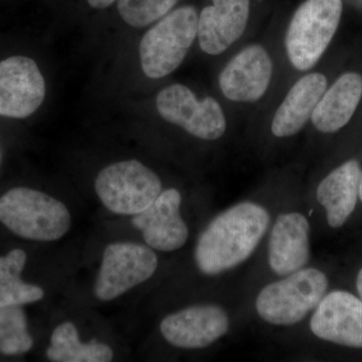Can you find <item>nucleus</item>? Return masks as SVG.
Returning <instances> with one entry per match:
<instances>
[{"mask_svg":"<svg viewBox=\"0 0 362 362\" xmlns=\"http://www.w3.org/2000/svg\"><path fill=\"white\" fill-rule=\"evenodd\" d=\"M182 195L177 188L163 189L153 204L135 214L133 226L154 251L175 252L187 245L189 228L181 214Z\"/></svg>","mask_w":362,"mask_h":362,"instance_id":"nucleus-14","label":"nucleus"},{"mask_svg":"<svg viewBox=\"0 0 362 362\" xmlns=\"http://www.w3.org/2000/svg\"><path fill=\"white\" fill-rule=\"evenodd\" d=\"M0 221L25 239L52 242L69 232L71 218L68 207L51 195L16 187L0 197Z\"/></svg>","mask_w":362,"mask_h":362,"instance_id":"nucleus-4","label":"nucleus"},{"mask_svg":"<svg viewBox=\"0 0 362 362\" xmlns=\"http://www.w3.org/2000/svg\"><path fill=\"white\" fill-rule=\"evenodd\" d=\"M329 290L328 274L310 264L259 285L252 294V311L264 325L291 329L306 323Z\"/></svg>","mask_w":362,"mask_h":362,"instance_id":"nucleus-2","label":"nucleus"},{"mask_svg":"<svg viewBox=\"0 0 362 362\" xmlns=\"http://www.w3.org/2000/svg\"><path fill=\"white\" fill-rule=\"evenodd\" d=\"M359 202L362 204V175L361 178V185H359Z\"/></svg>","mask_w":362,"mask_h":362,"instance_id":"nucleus-25","label":"nucleus"},{"mask_svg":"<svg viewBox=\"0 0 362 362\" xmlns=\"http://www.w3.org/2000/svg\"><path fill=\"white\" fill-rule=\"evenodd\" d=\"M156 109L164 120L180 126L197 139L216 141L226 133L221 105L211 97L199 101L187 86L173 84L161 90L156 97Z\"/></svg>","mask_w":362,"mask_h":362,"instance_id":"nucleus-10","label":"nucleus"},{"mask_svg":"<svg viewBox=\"0 0 362 362\" xmlns=\"http://www.w3.org/2000/svg\"><path fill=\"white\" fill-rule=\"evenodd\" d=\"M235 326V313L218 302L192 304L162 319L159 330L171 346L185 350L209 349L228 337Z\"/></svg>","mask_w":362,"mask_h":362,"instance_id":"nucleus-8","label":"nucleus"},{"mask_svg":"<svg viewBox=\"0 0 362 362\" xmlns=\"http://www.w3.org/2000/svg\"><path fill=\"white\" fill-rule=\"evenodd\" d=\"M199 14L195 7L182 6L171 11L145 33L139 45L143 73L161 78L182 64L197 37Z\"/></svg>","mask_w":362,"mask_h":362,"instance_id":"nucleus-5","label":"nucleus"},{"mask_svg":"<svg viewBox=\"0 0 362 362\" xmlns=\"http://www.w3.org/2000/svg\"><path fill=\"white\" fill-rule=\"evenodd\" d=\"M158 257L149 246L121 242L108 245L94 286L100 301H111L146 282L158 268Z\"/></svg>","mask_w":362,"mask_h":362,"instance_id":"nucleus-9","label":"nucleus"},{"mask_svg":"<svg viewBox=\"0 0 362 362\" xmlns=\"http://www.w3.org/2000/svg\"><path fill=\"white\" fill-rule=\"evenodd\" d=\"M177 1L178 0H117V9L127 25L133 28H144L165 16Z\"/></svg>","mask_w":362,"mask_h":362,"instance_id":"nucleus-22","label":"nucleus"},{"mask_svg":"<svg viewBox=\"0 0 362 362\" xmlns=\"http://www.w3.org/2000/svg\"><path fill=\"white\" fill-rule=\"evenodd\" d=\"M250 16V0H213L199 16L197 39L211 56L223 54L242 37Z\"/></svg>","mask_w":362,"mask_h":362,"instance_id":"nucleus-16","label":"nucleus"},{"mask_svg":"<svg viewBox=\"0 0 362 362\" xmlns=\"http://www.w3.org/2000/svg\"><path fill=\"white\" fill-rule=\"evenodd\" d=\"M326 88L327 78L322 74H309L297 81L274 115L272 134L277 138L298 134L311 118Z\"/></svg>","mask_w":362,"mask_h":362,"instance_id":"nucleus-17","label":"nucleus"},{"mask_svg":"<svg viewBox=\"0 0 362 362\" xmlns=\"http://www.w3.org/2000/svg\"><path fill=\"white\" fill-rule=\"evenodd\" d=\"M33 344L25 313L18 306L0 308V352L14 356L28 351Z\"/></svg>","mask_w":362,"mask_h":362,"instance_id":"nucleus-21","label":"nucleus"},{"mask_svg":"<svg viewBox=\"0 0 362 362\" xmlns=\"http://www.w3.org/2000/svg\"><path fill=\"white\" fill-rule=\"evenodd\" d=\"M279 204L240 199L214 216L195 243L194 259L199 273L226 278L257 257Z\"/></svg>","mask_w":362,"mask_h":362,"instance_id":"nucleus-1","label":"nucleus"},{"mask_svg":"<svg viewBox=\"0 0 362 362\" xmlns=\"http://www.w3.org/2000/svg\"><path fill=\"white\" fill-rule=\"evenodd\" d=\"M47 356L49 361L56 362H109L114 354L105 343L81 342L77 327L71 322H65L52 332Z\"/></svg>","mask_w":362,"mask_h":362,"instance_id":"nucleus-19","label":"nucleus"},{"mask_svg":"<svg viewBox=\"0 0 362 362\" xmlns=\"http://www.w3.org/2000/svg\"><path fill=\"white\" fill-rule=\"evenodd\" d=\"M95 190L100 201L112 213L135 216L153 204L163 185L151 168L130 159L102 169L95 180Z\"/></svg>","mask_w":362,"mask_h":362,"instance_id":"nucleus-7","label":"nucleus"},{"mask_svg":"<svg viewBox=\"0 0 362 362\" xmlns=\"http://www.w3.org/2000/svg\"><path fill=\"white\" fill-rule=\"evenodd\" d=\"M356 294L362 299V267L356 274Z\"/></svg>","mask_w":362,"mask_h":362,"instance_id":"nucleus-24","label":"nucleus"},{"mask_svg":"<svg viewBox=\"0 0 362 362\" xmlns=\"http://www.w3.org/2000/svg\"><path fill=\"white\" fill-rule=\"evenodd\" d=\"M362 96V77L346 73L338 78L319 100L311 116L314 127L321 133H335L354 116Z\"/></svg>","mask_w":362,"mask_h":362,"instance_id":"nucleus-18","label":"nucleus"},{"mask_svg":"<svg viewBox=\"0 0 362 362\" xmlns=\"http://www.w3.org/2000/svg\"><path fill=\"white\" fill-rule=\"evenodd\" d=\"M87 1L93 8L104 9L112 6L117 0H87Z\"/></svg>","mask_w":362,"mask_h":362,"instance_id":"nucleus-23","label":"nucleus"},{"mask_svg":"<svg viewBox=\"0 0 362 362\" xmlns=\"http://www.w3.org/2000/svg\"><path fill=\"white\" fill-rule=\"evenodd\" d=\"M362 169L356 159L343 162L321 180L314 190L309 214L320 213L330 230H340L356 213Z\"/></svg>","mask_w":362,"mask_h":362,"instance_id":"nucleus-13","label":"nucleus"},{"mask_svg":"<svg viewBox=\"0 0 362 362\" xmlns=\"http://www.w3.org/2000/svg\"><path fill=\"white\" fill-rule=\"evenodd\" d=\"M303 326L317 341L362 349V299L347 290H329Z\"/></svg>","mask_w":362,"mask_h":362,"instance_id":"nucleus-11","label":"nucleus"},{"mask_svg":"<svg viewBox=\"0 0 362 362\" xmlns=\"http://www.w3.org/2000/svg\"><path fill=\"white\" fill-rule=\"evenodd\" d=\"M25 262L23 250H13L0 257V308L33 303L44 298L42 288L21 280Z\"/></svg>","mask_w":362,"mask_h":362,"instance_id":"nucleus-20","label":"nucleus"},{"mask_svg":"<svg viewBox=\"0 0 362 362\" xmlns=\"http://www.w3.org/2000/svg\"><path fill=\"white\" fill-rule=\"evenodd\" d=\"M342 0H306L293 16L286 33L288 58L299 71L316 65L337 33Z\"/></svg>","mask_w":362,"mask_h":362,"instance_id":"nucleus-6","label":"nucleus"},{"mask_svg":"<svg viewBox=\"0 0 362 362\" xmlns=\"http://www.w3.org/2000/svg\"><path fill=\"white\" fill-rule=\"evenodd\" d=\"M313 223L306 204H279L275 216L259 250L258 278L254 292L259 285L284 277L311 264ZM257 275H255L256 277Z\"/></svg>","mask_w":362,"mask_h":362,"instance_id":"nucleus-3","label":"nucleus"},{"mask_svg":"<svg viewBox=\"0 0 362 362\" xmlns=\"http://www.w3.org/2000/svg\"><path fill=\"white\" fill-rule=\"evenodd\" d=\"M273 75V63L262 45L245 47L225 66L218 83L225 97L233 102H256L265 95Z\"/></svg>","mask_w":362,"mask_h":362,"instance_id":"nucleus-15","label":"nucleus"},{"mask_svg":"<svg viewBox=\"0 0 362 362\" xmlns=\"http://www.w3.org/2000/svg\"><path fill=\"white\" fill-rule=\"evenodd\" d=\"M45 81L39 66L28 57L0 62V116L23 119L44 103Z\"/></svg>","mask_w":362,"mask_h":362,"instance_id":"nucleus-12","label":"nucleus"}]
</instances>
